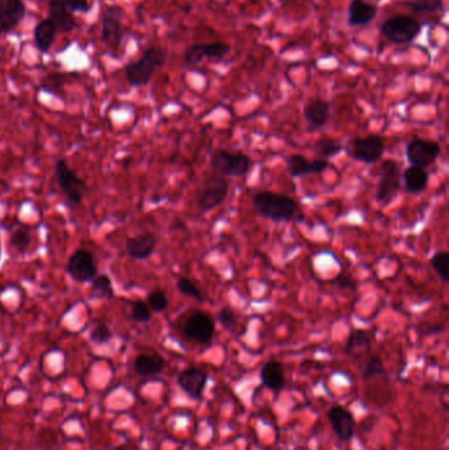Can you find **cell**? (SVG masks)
Masks as SVG:
<instances>
[{
    "label": "cell",
    "instance_id": "27",
    "mask_svg": "<svg viewBox=\"0 0 449 450\" xmlns=\"http://www.w3.org/2000/svg\"><path fill=\"white\" fill-rule=\"evenodd\" d=\"M286 169L293 178H301L312 174V161L302 154H292L286 158Z\"/></svg>",
    "mask_w": 449,
    "mask_h": 450
},
{
    "label": "cell",
    "instance_id": "39",
    "mask_svg": "<svg viewBox=\"0 0 449 450\" xmlns=\"http://www.w3.org/2000/svg\"><path fill=\"white\" fill-rule=\"evenodd\" d=\"M64 1L66 7L72 12L84 13V12H89L92 9V4L87 0H64Z\"/></svg>",
    "mask_w": 449,
    "mask_h": 450
},
{
    "label": "cell",
    "instance_id": "16",
    "mask_svg": "<svg viewBox=\"0 0 449 450\" xmlns=\"http://www.w3.org/2000/svg\"><path fill=\"white\" fill-rule=\"evenodd\" d=\"M26 15L23 0H0V35L18 27Z\"/></svg>",
    "mask_w": 449,
    "mask_h": 450
},
{
    "label": "cell",
    "instance_id": "11",
    "mask_svg": "<svg viewBox=\"0 0 449 450\" xmlns=\"http://www.w3.org/2000/svg\"><path fill=\"white\" fill-rule=\"evenodd\" d=\"M182 333L186 339L204 345L214 337L215 322L209 313L195 311L186 319Z\"/></svg>",
    "mask_w": 449,
    "mask_h": 450
},
{
    "label": "cell",
    "instance_id": "25",
    "mask_svg": "<svg viewBox=\"0 0 449 450\" xmlns=\"http://www.w3.org/2000/svg\"><path fill=\"white\" fill-rule=\"evenodd\" d=\"M55 36H57V28L55 24L45 18L43 21H40L35 28V45L37 49L43 53H46L55 43Z\"/></svg>",
    "mask_w": 449,
    "mask_h": 450
},
{
    "label": "cell",
    "instance_id": "30",
    "mask_svg": "<svg viewBox=\"0 0 449 450\" xmlns=\"http://www.w3.org/2000/svg\"><path fill=\"white\" fill-rule=\"evenodd\" d=\"M449 254L445 250L436 252L431 257V266L444 283H448Z\"/></svg>",
    "mask_w": 449,
    "mask_h": 450
},
{
    "label": "cell",
    "instance_id": "10",
    "mask_svg": "<svg viewBox=\"0 0 449 450\" xmlns=\"http://www.w3.org/2000/svg\"><path fill=\"white\" fill-rule=\"evenodd\" d=\"M441 153V147L435 141L424 138H414L406 147L407 161L413 166L422 169L431 167Z\"/></svg>",
    "mask_w": 449,
    "mask_h": 450
},
{
    "label": "cell",
    "instance_id": "19",
    "mask_svg": "<svg viewBox=\"0 0 449 450\" xmlns=\"http://www.w3.org/2000/svg\"><path fill=\"white\" fill-rule=\"evenodd\" d=\"M48 9V18L55 24L57 32H72L77 27L73 12L66 7L64 0H50Z\"/></svg>",
    "mask_w": 449,
    "mask_h": 450
},
{
    "label": "cell",
    "instance_id": "28",
    "mask_svg": "<svg viewBox=\"0 0 449 450\" xmlns=\"http://www.w3.org/2000/svg\"><path fill=\"white\" fill-rule=\"evenodd\" d=\"M343 145L333 138L324 137L316 141L314 145V152L323 159H331L343 152Z\"/></svg>",
    "mask_w": 449,
    "mask_h": 450
},
{
    "label": "cell",
    "instance_id": "14",
    "mask_svg": "<svg viewBox=\"0 0 449 450\" xmlns=\"http://www.w3.org/2000/svg\"><path fill=\"white\" fill-rule=\"evenodd\" d=\"M328 420L335 434L341 441H349L355 436L356 422L353 415L343 405H332L328 411Z\"/></svg>",
    "mask_w": 449,
    "mask_h": 450
},
{
    "label": "cell",
    "instance_id": "36",
    "mask_svg": "<svg viewBox=\"0 0 449 450\" xmlns=\"http://www.w3.org/2000/svg\"><path fill=\"white\" fill-rule=\"evenodd\" d=\"M131 319L133 322H150L152 319V311L149 308L147 302H143V300H136L132 303V308H131Z\"/></svg>",
    "mask_w": 449,
    "mask_h": 450
},
{
    "label": "cell",
    "instance_id": "23",
    "mask_svg": "<svg viewBox=\"0 0 449 450\" xmlns=\"http://www.w3.org/2000/svg\"><path fill=\"white\" fill-rule=\"evenodd\" d=\"M166 361L160 354H140L133 362V369L140 377H153L164 371Z\"/></svg>",
    "mask_w": 449,
    "mask_h": 450
},
{
    "label": "cell",
    "instance_id": "13",
    "mask_svg": "<svg viewBox=\"0 0 449 450\" xmlns=\"http://www.w3.org/2000/svg\"><path fill=\"white\" fill-rule=\"evenodd\" d=\"M229 50L231 46L223 41L210 44H194L184 50V64L195 66L201 64L204 58H223L228 55Z\"/></svg>",
    "mask_w": 449,
    "mask_h": 450
},
{
    "label": "cell",
    "instance_id": "4",
    "mask_svg": "<svg viewBox=\"0 0 449 450\" xmlns=\"http://www.w3.org/2000/svg\"><path fill=\"white\" fill-rule=\"evenodd\" d=\"M421 30L422 24L416 18L407 15H398L387 18L379 27L381 35L398 45L413 43L421 33Z\"/></svg>",
    "mask_w": 449,
    "mask_h": 450
},
{
    "label": "cell",
    "instance_id": "24",
    "mask_svg": "<svg viewBox=\"0 0 449 450\" xmlns=\"http://www.w3.org/2000/svg\"><path fill=\"white\" fill-rule=\"evenodd\" d=\"M372 349V340L367 331L355 330L349 333L348 339L344 347V353L352 359H361Z\"/></svg>",
    "mask_w": 449,
    "mask_h": 450
},
{
    "label": "cell",
    "instance_id": "41",
    "mask_svg": "<svg viewBox=\"0 0 449 450\" xmlns=\"http://www.w3.org/2000/svg\"><path fill=\"white\" fill-rule=\"evenodd\" d=\"M443 330V325H435V327H430L427 332H426V334H432V333H438V332H441Z\"/></svg>",
    "mask_w": 449,
    "mask_h": 450
},
{
    "label": "cell",
    "instance_id": "31",
    "mask_svg": "<svg viewBox=\"0 0 449 450\" xmlns=\"http://www.w3.org/2000/svg\"><path fill=\"white\" fill-rule=\"evenodd\" d=\"M386 373L385 365H384V361L379 357V356H370L369 359L365 361V365L362 369V374L361 377L364 381H367L370 378L379 377V376H384Z\"/></svg>",
    "mask_w": 449,
    "mask_h": 450
},
{
    "label": "cell",
    "instance_id": "40",
    "mask_svg": "<svg viewBox=\"0 0 449 450\" xmlns=\"http://www.w3.org/2000/svg\"><path fill=\"white\" fill-rule=\"evenodd\" d=\"M332 283L336 286L338 288H341V290H348V288L356 287V282L350 276H347L345 273H340V274L335 276Z\"/></svg>",
    "mask_w": 449,
    "mask_h": 450
},
{
    "label": "cell",
    "instance_id": "21",
    "mask_svg": "<svg viewBox=\"0 0 449 450\" xmlns=\"http://www.w3.org/2000/svg\"><path fill=\"white\" fill-rule=\"evenodd\" d=\"M261 383L266 388L279 393L284 387V366L278 361H267L260 373Z\"/></svg>",
    "mask_w": 449,
    "mask_h": 450
},
{
    "label": "cell",
    "instance_id": "12",
    "mask_svg": "<svg viewBox=\"0 0 449 450\" xmlns=\"http://www.w3.org/2000/svg\"><path fill=\"white\" fill-rule=\"evenodd\" d=\"M123 40V9L109 7L101 18V41L109 50H118Z\"/></svg>",
    "mask_w": 449,
    "mask_h": 450
},
{
    "label": "cell",
    "instance_id": "15",
    "mask_svg": "<svg viewBox=\"0 0 449 450\" xmlns=\"http://www.w3.org/2000/svg\"><path fill=\"white\" fill-rule=\"evenodd\" d=\"M207 382H209V376L198 368L184 369L177 378L178 386L181 387L184 393L194 400L202 396Z\"/></svg>",
    "mask_w": 449,
    "mask_h": 450
},
{
    "label": "cell",
    "instance_id": "1",
    "mask_svg": "<svg viewBox=\"0 0 449 450\" xmlns=\"http://www.w3.org/2000/svg\"><path fill=\"white\" fill-rule=\"evenodd\" d=\"M253 208L257 215L264 219L275 223H289L295 219L298 204L287 195L260 191L253 196Z\"/></svg>",
    "mask_w": 449,
    "mask_h": 450
},
{
    "label": "cell",
    "instance_id": "2",
    "mask_svg": "<svg viewBox=\"0 0 449 450\" xmlns=\"http://www.w3.org/2000/svg\"><path fill=\"white\" fill-rule=\"evenodd\" d=\"M166 58L167 53L164 49L157 46L148 47L138 61L128 64L124 67V75L129 84L133 87L147 86L156 73L157 69L165 64Z\"/></svg>",
    "mask_w": 449,
    "mask_h": 450
},
{
    "label": "cell",
    "instance_id": "38",
    "mask_svg": "<svg viewBox=\"0 0 449 450\" xmlns=\"http://www.w3.org/2000/svg\"><path fill=\"white\" fill-rule=\"evenodd\" d=\"M218 322H221V327L227 331H233L238 327V316L233 313L232 308L223 307L218 313Z\"/></svg>",
    "mask_w": 449,
    "mask_h": 450
},
{
    "label": "cell",
    "instance_id": "18",
    "mask_svg": "<svg viewBox=\"0 0 449 450\" xmlns=\"http://www.w3.org/2000/svg\"><path fill=\"white\" fill-rule=\"evenodd\" d=\"M303 116L312 129L324 127L331 118V104L321 98H314L307 101L303 110Z\"/></svg>",
    "mask_w": 449,
    "mask_h": 450
},
{
    "label": "cell",
    "instance_id": "20",
    "mask_svg": "<svg viewBox=\"0 0 449 450\" xmlns=\"http://www.w3.org/2000/svg\"><path fill=\"white\" fill-rule=\"evenodd\" d=\"M377 15L376 6L365 0H352L348 9V23L350 27H364L372 23Z\"/></svg>",
    "mask_w": 449,
    "mask_h": 450
},
{
    "label": "cell",
    "instance_id": "42",
    "mask_svg": "<svg viewBox=\"0 0 449 450\" xmlns=\"http://www.w3.org/2000/svg\"><path fill=\"white\" fill-rule=\"evenodd\" d=\"M0 257H1V247H0Z\"/></svg>",
    "mask_w": 449,
    "mask_h": 450
},
{
    "label": "cell",
    "instance_id": "37",
    "mask_svg": "<svg viewBox=\"0 0 449 450\" xmlns=\"http://www.w3.org/2000/svg\"><path fill=\"white\" fill-rule=\"evenodd\" d=\"M112 337H113V333L111 331L110 327L107 324H103V322L95 325L90 332V340L98 345L110 342Z\"/></svg>",
    "mask_w": 449,
    "mask_h": 450
},
{
    "label": "cell",
    "instance_id": "5",
    "mask_svg": "<svg viewBox=\"0 0 449 450\" xmlns=\"http://www.w3.org/2000/svg\"><path fill=\"white\" fill-rule=\"evenodd\" d=\"M343 150L352 159L362 162L365 165H373L378 162L385 153V141L381 136L370 135L365 137H355L349 140Z\"/></svg>",
    "mask_w": 449,
    "mask_h": 450
},
{
    "label": "cell",
    "instance_id": "8",
    "mask_svg": "<svg viewBox=\"0 0 449 450\" xmlns=\"http://www.w3.org/2000/svg\"><path fill=\"white\" fill-rule=\"evenodd\" d=\"M401 184V166L394 159H386L381 165L379 181L377 184V202L389 206L399 193Z\"/></svg>",
    "mask_w": 449,
    "mask_h": 450
},
{
    "label": "cell",
    "instance_id": "35",
    "mask_svg": "<svg viewBox=\"0 0 449 450\" xmlns=\"http://www.w3.org/2000/svg\"><path fill=\"white\" fill-rule=\"evenodd\" d=\"M31 241H32V239H31L29 232H28V230H23V228L13 230V232L11 233V236H9V245H11L12 248H15L16 250H18L20 253L26 252V250L29 248Z\"/></svg>",
    "mask_w": 449,
    "mask_h": 450
},
{
    "label": "cell",
    "instance_id": "22",
    "mask_svg": "<svg viewBox=\"0 0 449 450\" xmlns=\"http://www.w3.org/2000/svg\"><path fill=\"white\" fill-rule=\"evenodd\" d=\"M430 181V174L426 169L410 165L402 173V182L404 190L410 193H421L427 189Z\"/></svg>",
    "mask_w": 449,
    "mask_h": 450
},
{
    "label": "cell",
    "instance_id": "17",
    "mask_svg": "<svg viewBox=\"0 0 449 450\" xmlns=\"http://www.w3.org/2000/svg\"><path fill=\"white\" fill-rule=\"evenodd\" d=\"M157 247V237L152 232H144L126 240V250L133 259L144 261L150 257Z\"/></svg>",
    "mask_w": 449,
    "mask_h": 450
},
{
    "label": "cell",
    "instance_id": "33",
    "mask_svg": "<svg viewBox=\"0 0 449 450\" xmlns=\"http://www.w3.org/2000/svg\"><path fill=\"white\" fill-rule=\"evenodd\" d=\"M177 288L181 294H184V296H189V298H193L195 300L203 303L204 302V298L201 293V290L196 287V285L194 283L193 281H190L189 278L186 276H181L178 278L177 281Z\"/></svg>",
    "mask_w": 449,
    "mask_h": 450
},
{
    "label": "cell",
    "instance_id": "7",
    "mask_svg": "<svg viewBox=\"0 0 449 450\" xmlns=\"http://www.w3.org/2000/svg\"><path fill=\"white\" fill-rule=\"evenodd\" d=\"M210 165L216 174L223 176H244L249 173L252 161L247 154L231 153L224 149L212 152Z\"/></svg>",
    "mask_w": 449,
    "mask_h": 450
},
{
    "label": "cell",
    "instance_id": "26",
    "mask_svg": "<svg viewBox=\"0 0 449 450\" xmlns=\"http://www.w3.org/2000/svg\"><path fill=\"white\" fill-rule=\"evenodd\" d=\"M115 296V290L109 274H98L92 279V299H112Z\"/></svg>",
    "mask_w": 449,
    "mask_h": 450
},
{
    "label": "cell",
    "instance_id": "9",
    "mask_svg": "<svg viewBox=\"0 0 449 450\" xmlns=\"http://www.w3.org/2000/svg\"><path fill=\"white\" fill-rule=\"evenodd\" d=\"M66 273L78 283H92V279L98 276V267L92 252L86 249H77L69 257Z\"/></svg>",
    "mask_w": 449,
    "mask_h": 450
},
{
    "label": "cell",
    "instance_id": "34",
    "mask_svg": "<svg viewBox=\"0 0 449 450\" xmlns=\"http://www.w3.org/2000/svg\"><path fill=\"white\" fill-rule=\"evenodd\" d=\"M147 304L152 313H164L169 305V299L162 290H153L148 294Z\"/></svg>",
    "mask_w": 449,
    "mask_h": 450
},
{
    "label": "cell",
    "instance_id": "29",
    "mask_svg": "<svg viewBox=\"0 0 449 450\" xmlns=\"http://www.w3.org/2000/svg\"><path fill=\"white\" fill-rule=\"evenodd\" d=\"M404 6L415 13H435L444 9L443 0H407Z\"/></svg>",
    "mask_w": 449,
    "mask_h": 450
},
{
    "label": "cell",
    "instance_id": "3",
    "mask_svg": "<svg viewBox=\"0 0 449 450\" xmlns=\"http://www.w3.org/2000/svg\"><path fill=\"white\" fill-rule=\"evenodd\" d=\"M228 181L223 175H206L196 193V206L201 212H210L226 201L228 193Z\"/></svg>",
    "mask_w": 449,
    "mask_h": 450
},
{
    "label": "cell",
    "instance_id": "32",
    "mask_svg": "<svg viewBox=\"0 0 449 450\" xmlns=\"http://www.w3.org/2000/svg\"><path fill=\"white\" fill-rule=\"evenodd\" d=\"M65 82H66V75L62 73H49L41 81V90L48 92V94H55L57 95L58 92L62 90Z\"/></svg>",
    "mask_w": 449,
    "mask_h": 450
},
{
    "label": "cell",
    "instance_id": "6",
    "mask_svg": "<svg viewBox=\"0 0 449 450\" xmlns=\"http://www.w3.org/2000/svg\"><path fill=\"white\" fill-rule=\"evenodd\" d=\"M55 182L62 190L66 199L73 206L81 204L87 193V184L75 174L65 159H58L55 166Z\"/></svg>",
    "mask_w": 449,
    "mask_h": 450
}]
</instances>
